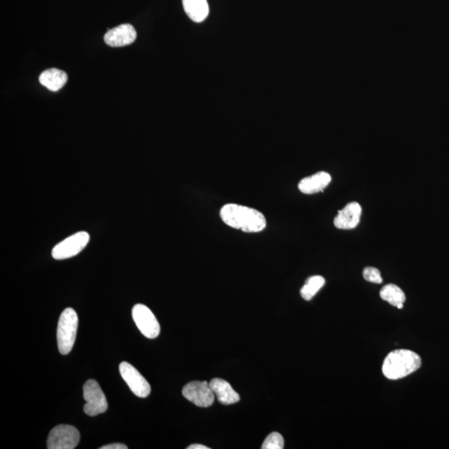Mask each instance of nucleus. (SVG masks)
Instances as JSON below:
<instances>
[{
	"label": "nucleus",
	"mask_w": 449,
	"mask_h": 449,
	"mask_svg": "<svg viewBox=\"0 0 449 449\" xmlns=\"http://www.w3.org/2000/svg\"><path fill=\"white\" fill-rule=\"evenodd\" d=\"M220 217L230 228L247 233L260 232L267 228V219L260 210L235 203L222 206Z\"/></svg>",
	"instance_id": "nucleus-1"
},
{
	"label": "nucleus",
	"mask_w": 449,
	"mask_h": 449,
	"mask_svg": "<svg viewBox=\"0 0 449 449\" xmlns=\"http://www.w3.org/2000/svg\"><path fill=\"white\" fill-rule=\"evenodd\" d=\"M419 354L408 350H397L390 352L383 364L382 371L389 380H400L420 368Z\"/></svg>",
	"instance_id": "nucleus-2"
},
{
	"label": "nucleus",
	"mask_w": 449,
	"mask_h": 449,
	"mask_svg": "<svg viewBox=\"0 0 449 449\" xmlns=\"http://www.w3.org/2000/svg\"><path fill=\"white\" fill-rule=\"evenodd\" d=\"M79 317L72 308H67L62 312L58 320L57 339L58 350L62 354L71 352L77 337Z\"/></svg>",
	"instance_id": "nucleus-3"
},
{
	"label": "nucleus",
	"mask_w": 449,
	"mask_h": 449,
	"mask_svg": "<svg viewBox=\"0 0 449 449\" xmlns=\"http://www.w3.org/2000/svg\"><path fill=\"white\" fill-rule=\"evenodd\" d=\"M84 398L86 404L84 407L86 415L95 417L107 411L108 404L99 383L88 380L84 385Z\"/></svg>",
	"instance_id": "nucleus-4"
},
{
	"label": "nucleus",
	"mask_w": 449,
	"mask_h": 449,
	"mask_svg": "<svg viewBox=\"0 0 449 449\" xmlns=\"http://www.w3.org/2000/svg\"><path fill=\"white\" fill-rule=\"evenodd\" d=\"M80 431L72 425L60 424L50 431L47 447L49 449H73L79 445Z\"/></svg>",
	"instance_id": "nucleus-5"
},
{
	"label": "nucleus",
	"mask_w": 449,
	"mask_h": 449,
	"mask_svg": "<svg viewBox=\"0 0 449 449\" xmlns=\"http://www.w3.org/2000/svg\"><path fill=\"white\" fill-rule=\"evenodd\" d=\"M89 240L90 236L88 232H80L73 234L53 247L52 256L56 260L71 258L87 247Z\"/></svg>",
	"instance_id": "nucleus-6"
},
{
	"label": "nucleus",
	"mask_w": 449,
	"mask_h": 449,
	"mask_svg": "<svg viewBox=\"0 0 449 449\" xmlns=\"http://www.w3.org/2000/svg\"><path fill=\"white\" fill-rule=\"evenodd\" d=\"M183 396L198 407L208 408L215 400V393L210 383L206 381H193L182 389Z\"/></svg>",
	"instance_id": "nucleus-7"
},
{
	"label": "nucleus",
	"mask_w": 449,
	"mask_h": 449,
	"mask_svg": "<svg viewBox=\"0 0 449 449\" xmlns=\"http://www.w3.org/2000/svg\"><path fill=\"white\" fill-rule=\"evenodd\" d=\"M132 319L141 333L148 339L157 338L160 334V325L149 308L138 304L132 308Z\"/></svg>",
	"instance_id": "nucleus-8"
},
{
	"label": "nucleus",
	"mask_w": 449,
	"mask_h": 449,
	"mask_svg": "<svg viewBox=\"0 0 449 449\" xmlns=\"http://www.w3.org/2000/svg\"><path fill=\"white\" fill-rule=\"evenodd\" d=\"M121 376L127 383L132 392L139 398H147L151 393V386L139 371L128 362L119 365Z\"/></svg>",
	"instance_id": "nucleus-9"
},
{
	"label": "nucleus",
	"mask_w": 449,
	"mask_h": 449,
	"mask_svg": "<svg viewBox=\"0 0 449 449\" xmlns=\"http://www.w3.org/2000/svg\"><path fill=\"white\" fill-rule=\"evenodd\" d=\"M136 38V31L130 23H123L109 29L104 36V41L110 47H123L132 44Z\"/></svg>",
	"instance_id": "nucleus-10"
},
{
	"label": "nucleus",
	"mask_w": 449,
	"mask_h": 449,
	"mask_svg": "<svg viewBox=\"0 0 449 449\" xmlns=\"http://www.w3.org/2000/svg\"><path fill=\"white\" fill-rule=\"evenodd\" d=\"M362 209L357 202H350L342 210H339L335 217V228L341 230H352L359 225L361 221Z\"/></svg>",
	"instance_id": "nucleus-11"
},
{
	"label": "nucleus",
	"mask_w": 449,
	"mask_h": 449,
	"mask_svg": "<svg viewBox=\"0 0 449 449\" xmlns=\"http://www.w3.org/2000/svg\"><path fill=\"white\" fill-rule=\"evenodd\" d=\"M331 182V175L326 171L304 178L299 182L298 189L304 194L311 195L320 193L326 189Z\"/></svg>",
	"instance_id": "nucleus-12"
},
{
	"label": "nucleus",
	"mask_w": 449,
	"mask_h": 449,
	"mask_svg": "<svg viewBox=\"0 0 449 449\" xmlns=\"http://www.w3.org/2000/svg\"><path fill=\"white\" fill-rule=\"evenodd\" d=\"M210 385L221 404L230 405L240 401L239 394L232 389L228 381L216 378L210 382Z\"/></svg>",
	"instance_id": "nucleus-13"
},
{
	"label": "nucleus",
	"mask_w": 449,
	"mask_h": 449,
	"mask_svg": "<svg viewBox=\"0 0 449 449\" xmlns=\"http://www.w3.org/2000/svg\"><path fill=\"white\" fill-rule=\"evenodd\" d=\"M67 74L57 69H47L40 76V84L53 92L60 90L67 83Z\"/></svg>",
	"instance_id": "nucleus-14"
},
{
	"label": "nucleus",
	"mask_w": 449,
	"mask_h": 449,
	"mask_svg": "<svg viewBox=\"0 0 449 449\" xmlns=\"http://www.w3.org/2000/svg\"><path fill=\"white\" fill-rule=\"evenodd\" d=\"M182 5L187 16L193 22L202 23L208 16V0H182Z\"/></svg>",
	"instance_id": "nucleus-15"
},
{
	"label": "nucleus",
	"mask_w": 449,
	"mask_h": 449,
	"mask_svg": "<svg viewBox=\"0 0 449 449\" xmlns=\"http://www.w3.org/2000/svg\"><path fill=\"white\" fill-rule=\"evenodd\" d=\"M380 295L382 300L396 307L400 304H404L406 300L404 291L393 284L383 287Z\"/></svg>",
	"instance_id": "nucleus-16"
},
{
	"label": "nucleus",
	"mask_w": 449,
	"mask_h": 449,
	"mask_svg": "<svg viewBox=\"0 0 449 449\" xmlns=\"http://www.w3.org/2000/svg\"><path fill=\"white\" fill-rule=\"evenodd\" d=\"M325 283L326 280L323 276H311L306 280V284L300 290V295H302L304 300H311L316 295V293L324 287Z\"/></svg>",
	"instance_id": "nucleus-17"
},
{
	"label": "nucleus",
	"mask_w": 449,
	"mask_h": 449,
	"mask_svg": "<svg viewBox=\"0 0 449 449\" xmlns=\"http://www.w3.org/2000/svg\"><path fill=\"white\" fill-rule=\"evenodd\" d=\"M284 439L279 433H271L265 439L263 444V449H282L284 448Z\"/></svg>",
	"instance_id": "nucleus-18"
},
{
	"label": "nucleus",
	"mask_w": 449,
	"mask_h": 449,
	"mask_svg": "<svg viewBox=\"0 0 449 449\" xmlns=\"http://www.w3.org/2000/svg\"><path fill=\"white\" fill-rule=\"evenodd\" d=\"M363 276L371 283L381 284L383 281L380 271L374 267H366L363 271Z\"/></svg>",
	"instance_id": "nucleus-19"
},
{
	"label": "nucleus",
	"mask_w": 449,
	"mask_h": 449,
	"mask_svg": "<svg viewBox=\"0 0 449 449\" xmlns=\"http://www.w3.org/2000/svg\"><path fill=\"white\" fill-rule=\"evenodd\" d=\"M99 449H128V447L123 444L117 443L105 445V446L101 447Z\"/></svg>",
	"instance_id": "nucleus-20"
},
{
	"label": "nucleus",
	"mask_w": 449,
	"mask_h": 449,
	"mask_svg": "<svg viewBox=\"0 0 449 449\" xmlns=\"http://www.w3.org/2000/svg\"><path fill=\"white\" fill-rule=\"evenodd\" d=\"M187 449H209V448L202 444H193L190 445L189 447H187Z\"/></svg>",
	"instance_id": "nucleus-21"
}]
</instances>
